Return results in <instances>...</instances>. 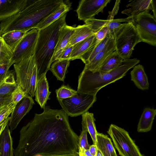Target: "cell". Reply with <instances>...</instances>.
Returning <instances> with one entry per match:
<instances>
[{
    "label": "cell",
    "mask_w": 156,
    "mask_h": 156,
    "mask_svg": "<svg viewBox=\"0 0 156 156\" xmlns=\"http://www.w3.org/2000/svg\"><path fill=\"white\" fill-rule=\"evenodd\" d=\"M123 60L115 51L108 57L98 70L103 72L111 71L119 66Z\"/></svg>",
    "instance_id": "30"
},
{
    "label": "cell",
    "mask_w": 156,
    "mask_h": 156,
    "mask_svg": "<svg viewBox=\"0 0 156 156\" xmlns=\"http://www.w3.org/2000/svg\"><path fill=\"white\" fill-rule=\"evenodd\" d=\"M98 148L97 145L93 144L90 145L89 150L91 154L93 156H95L97 153Z\"/></svg>",
    "instance_id": "44"
},
{
    "label": "cell",
    "mask_w": 156,
    "mask_h": 156,
    "mask_svg": "<svg viewBox=\"0 0 156 156\" xmlns=\"http://www.w3.org/2000/svg\"><path fill=\"white\" fill-rule=\"evenodd\" d=\"M156 115V109L150 108H145L138 124L137 131L143 133L150 131Z\"/></svg>",
    "instance_id": "22"
},
{
    "label": "cell",
    "mask_w": 156,
    "mask_h": 156,
    "mask_svg": "<svg viewBox=\"0 0 156 156\" xmlns=\"http://www.w3.org/2000/svg\"><path fill=\"white\" fill-rule=\"evenodd\" d=\"M100 41L97 40L94 34L74 45L70 57V60L80 59L89 49Z\"/></svg>",
    "instance_id": "17"
},
{
    "label": "cell",
    "mask_w": 156,
    "mask_h": 156,
    "mask_svg": "<svg viewBox=\"0 0 156 156\" xmlns=\"http://www.w3.org/2000/svg\"><path fill=\"white\" fill-rule=\"evenodd\" d=\"M64 2L63 0H25L19 12L0 23L2 34L15 30L27 32L36 29Z\"/></svg>",
    "instance_id": "2"
},
{
    "label": "cell",
    "mask_w": 156,
    "mask_h": 156,
    "mask_svg": "<svg viewBox=\"0 0 156 156\" xmlns=\"http://www.w3.org/2000/svg\"><path fill=\"white\" fill-rule=\"evenodd\" d=\"M109 34V30L107 25L102 27L95 33L94 35L97 40L101 41L104 39Z\"/></svg>",
    "instance_id": "39"
},
{
    "label": "cell",
    "mask_w": 156,
    "mask_h": 156,
    "mask_svg": "<svg viewBox=\"0 0 156 156\" xmlns=\"http://www.w3.org/2000/svg\"><path fill=\"white\" fill-rule=\"evenodd\" d=\"M111 35L108 34L100 42L92 47L80 58L86 65L95 56L103 49L110 38Z\"/></svg>",
    "instance_id": "29"
},
{
    "label": "cell",
    "mask_w": 156,
    "mask_h": 156,
    "mask_svg": "<svg viewBox=\"0 0 156 156\" xmlns=\"http://www.w3.org/2000/svg\"><path fill=\"white\" fill-rule=\"evenodd\" d=\"M117 156H118V155Z\"/></svg>",
    "instance_id": "50"
},
{
    "label": "cell",
    "mask_w": 156,
    "mask_h": 156,
    "mask_svg": "<svg viewBox=\"0 0 156 156\" xmlns=\"http://www.w3.org/2000/svg\"><path fill=\"white\" fill-rule=\"evenodd\" d=\"M25 0H0V23L19 12Z\"/></svg>",
    "instance_id": "16"
},
{
    "label": "cell",
    "mask_w": 156,
    "mask_h": 156,
    "mask_svg": "<svg viewBox=\"0 0 156 156\" xmlns=\"http://www.w3.org/2000/svg\"><path fill=\"white\" fill-rule=\"evenodd\" d=\"M109 20L108 24L109 34L114 37L126 25V23H121L114 21L113 20Z\"/></svg>",
    "instance_id": "36"
},
{
    "label": "cell",
    "mask_w": 156,
    "mask_h": 156,
    "mask_svg": "<svg viewBox=\"0 0 156 156\" xmlns=\"http://www.w3.org/2000/svg\"><path fill=\"white\" fill-rule=\"evenodd\" d=\"M55 92L57 100H58L71 97L76 94L77 91L68 86L63 85L56 90Z\"/></svg>",
    "instance_id": "33"
},
{
    "label": "cell",
    "mask_w": 156,
    "mask_h": 156,
    "mask_svg": "<svg viewBox=\"0 0 156 156\" xmlns=\"http://www.w3.org/2000/svg\"><path fill=\"white\" fill-rule=\"evenodd\" d=\"M13 141L9 123L0 135V156H13Z\"/></svg>",
    "instance_id": "20"
},
{
    "label": "cell",
    "mask_w": 156,
    "mask_h": 156,
    "mask_svg": "<svg viewBox=\"0 0 156 156\" xmlns=\"http://www.w3.org/2000/svg\"><path fill=\"white\" fill-rule=\"evenodd\" d=\"M120 2V0H116V1L114 6L112 10L109 12V15L108 16L107 20H111L114 19L115 16L117 14L119 10Z\"/></svg>",
    "instance_id": "41"
},
{
    "label": "cell",
    "mask_w": 156,
    "mask_h": 156,
    "mask_svg": "<svg viewBox=\"0 0 156 156\" xmlns=\"http://www.w3.org/2000/svg\"><path fill=\"white\" fill-rule=\"evenodd\" d=\"M87 132L86 130H82L80 136H79L78 151L83 152L84 150L89 149L90 145L88 143L87 139Z\"/></svg>",
    "instance_id": "35"
},
{
    "label": "cell",
    "mask_w": 156,
    "mask_h": 156,
    "mask_svg": "<svg viewBox=\"0 0 156 156\" xmlns=\"http://www.w3.org/2000/svg\"><path fill=\"white\" fill-rule=\"evenodd\" d=\"M133 68L130 72L131 80L138 89L142 90H148L149 83L143 66L139 64Z\"/></svg>",
    "instance_id": "19"
},
{
    "label": "cell",
    "mask_w": 156,
    "mask_h": 156,
    "mask_svg": "<svg viewBox=\"0 0 156 156\" xmlns=\"http://www.w3.org/2000/svg\"><path fill=\"white\" fill-rule=\"evenodd\" d=\"M39 30L33 29L27 32L12 51L11 59L12 64L34 54Z\"/></svg>",
    "instance_id": "10"
},
{
    "label": "cell",
    "mask_w": 156,
    "mask_h": 156,
    "mask_svg": "<svg viewBox=\"0 0 156 156\" xmlns=\"http://www.w3.org/2000/svg\"><path fill=\"white\" fill-rule=\"evenodd\" d=\"M86 156H93L90 153L89 149L84 150L83 151Z\"/></svg>",
    "instance_id": "46"
},
{
    "label": "cell",
    "mask_w": 156,
    "mask_h": 156,
    "mask_svg": "<svg viewBox=\"0 0 156 156\" xmlns=\"http://www.w3.org/2000/svg\"><path fill=\"white\" fill-rule=\"evenodd\" d=\"M34 104L32 98L27 95L16 105L11 114L9 122L10 132L16 129L21 120L29 112Z\"/></svg>",
    "instance_id": "12"
},
{
    "label": "cell",
    "mask_w": 156,
    "mask_h": 156,
    "mask_svg": "<svg viewBox=\"0 0 156 156\" xmlns=\"http://www.w3.org/2000/svg\"><path fill=\"white\" fill-rule=\"evenodd\" d=\"M70 59H57L52 62L50 70L57 80L64 81L70 61Z\"/></svg>",
    "instance_id": "27"
},
{
    "label": "cell",
    "mask_w": 156,
    "mask_h": 156,
    "mask_svg": "<svg viewBox=\"0 0 156 156\" xmlns=\"http://www.w3.org/2000/svg\"><path fill=\"white\" fill-rule=\"evenodd\" d=\"M79 153L77 152L76 153H72L70 154H67L61 155H36L34 156H78Z\"/></svg>",
    "instance_id": "45"
},
{
    "label": "cell",
    "mask_w": 156,
    "mask_h": 156,
    "mask_svg": "<svg viewBox=\"0 0 156 156\" xmlns=\"http://www.w3.org/2000/svg\"><path fill=\"white\" fill-rule=\"evenodd\" d=\"M71 4L67 1L64 2L55 11L52 12L36 27V29L40 30L47 27L56 21L65 14L69 11Z\"/></svg>",
    "instance_id": "21"
},
{
    "label": "cell",
    "mask_w": 156,
    "mask_h": 156,
    "mask_svg": "<svg viewBox=\"0 0 156 156\" xmlns=\"http://www.w3.org/2000/svg\"><path fill=\"white\" fill-rule=\"evenodd\" d=\"M2 35L0 30V63L11 60L13 56L12 51L3 40Z\"/></svg>",
    "instance_id": "31"
},
{
    "label": "cell",
    "mask_w": 156,
    "mask_h": 156,
    "mask_svg": "<svg viewBox=\"0 0 156 156\" xmlns=\"http://www.w3.org/2000/svg\"><path fill=\"white\" fill-rule=\"evenodd\" d=\"M97 146L103 156H117L111 139L106 135L97 133Z\"/></svg>",
    "instance_id": "23"
},
{
    "label": "cell",
    "mask_w": 156,
    "mask_h": 156,
    "mask_svg": "<svg viewBox=\"0 0 156 156\" xmlns=\"http://www.w3.org/2000/svg\"><path fill=\"white\" fill-rule=\"evenodd\" d=\"M13 66L17 85L33 97L37 83V67L34 54L14 64Z\"/></svg>",
    "instance_id": "5"
},
{
    "label": "cell",
    "mask_w": 156,
    "mask_h": 156,
    "mask_svg": "<svg viewBox=\"0 0 156 156\" xmlns=\"http://www.w3.org/2000/svg\"><path fill=\"white\" fill-rule=\"evenodd\" d=\"M115 51L114 37L111 35L103 49L88 63L85 65L83 69L92 71L98 70L108 57Z\"/></svg>",
    "instance_id": "13"
},
{
    "label": "cell",
    "mask_w": 156,
    "mask_h": 156,
    "mask_svg": "<svg viewBox=\"0 0 156 156\" xmlns=\"http://www.w3.org/2000/svg\"><path fill=\"white\" fill-rule=\"evenodd\" d=\"M94 34L92 30L87 25H79L75 27L68 45L73 46Z\"/></svg>",
    "instance_id": "26"
},
{
    "label": "cell",
    "mask_w": 156,
    "mask_h": 156,
    "mask_svg": "<svg viewBox=\"0 0 156 156\" xmlns=\"http://www.w3.org/2000/svg\"><path fill=\"white\" fill-rule=\"evenodd\" d=\"M51 93L49 90L48 83L45 75L38 81L35 93V100L41 108L44 109L46 107Z\"/></svg>",
    "instance_id": "18"
},
{
    "label": "cell",
    "mask_w": 156,
    "mask_h": 156,
    "mask_svg": "<svg viewBox=\"0 0 156 156\" xmlns=\"http://www.w3.org/2000/svg\"><path fill=\"white\" fill-rule=\"evenodd\" d=\"M107 133L121 156H143L128 133L124 129L112 124Z\"/></svg>",
    "instance_id": "7"
},
{
    "label": "cell",
    "mask_w": 156,
    "mask_h": 156,
    "mask_svg": "<svg viewBox=\"0 0 156 156\" xmlns=\"http://www.w3.org/2000/svg\"><path fill=\"white\" fill-rule=\"evenodd\" d=\"M109 21V20H99L94 17L84 21L85 24L90 28L94 34L102 27L107 25Z\"/></svg>",
    "instance_id": "32"
},
{
    "label": "cell",
    "mask_w": 156,
    "mask_h": 156,
    "mask_svg": "<svg viewBox=\"0 0 156 156\" xmlns=\"http://www.w3.org/2000/svg\"><path fill=\"white\" fill-rule=\"evenodd\" d=\"M8 105H5L0 106V113Z\"/></svg>",
    "instance_id": "48"
},
{
    "label": "cell",
    "mask_w": 156,
    "mask_h": 156,
    "mask_svg": "<svg viewBox=\"0 0 156 156\" xmlns=\"http://www.w3.org/2000/svg\"><path fill=\"white\" fill-rule=\"evenodd\" d=\"M110 0H81L76 11L78 18L85 21L94 17L100 12H103L104 8Z\"/></svg>",
    "instance_id": "11"
},
{
    "label": "cell",
    "mask_w": 156,
    "mask_h": 156,
    "mask_svg": "<svg viewBox=\"0 0 156 156\" xmlns=\"http://www.w3.org/2000/svg\"><path fill=\"white\" fill-rule=\"evenodd\" d=\"M139 62L136 58L124 60L117 67L108 72L83 69L79 76L77 91L96 95L101 88L124 77L129 69Z\"/></svg>",
    "instance_id": "4"
},
{
    "label": "cell",
    "mask_w": 156,
    "mask_h": 156,
    "mask_svg": "<svg viewBox=\"0 0 156 156\" xmlns=\"http://www.w3.org/2000/svg\"><path fill=\"white\" fill-rule=\"evenodd\" d=\"M67 13L39 30L34 55L37 65V82L49 70L57 43L60 30L66 24Z\"/></svg>",
    "instance_id": "3"
},
{
    "label": "cell",
    "mask_w": 156,
    "mask_h": 156,
    "mask_svg": "<svg viewBox=\"0 0 156 156\" xmlns=\"http://www.w3.org/2000/svg\"><path fill=\"white\" fill-rule=\"evenodd\" d=\"M11 96L6 97L0 96V106L9 104L11 103Z\"/></svg>",
    "instance_id": "42"
},
{
    "label": "cell",
    "mask_w": 156,
    "mask_h": 156,
    "mask_svg": "<svg viewBox=\"0 0 156 156\" xmlns=\"http://www.w3.org/2000/svg\"><path fill=\"white\" fill-rule=\"evenodd\" d=\"M131 1L126 6L127 7H130L122 11V13L133 18L144 12H149L151 10L153 12V16L156 17L155 6L154 0H139Z\"/></svg>",
    "instance_id": "14"
},
{
    "label": "cell",
    "mask_w": 156,
    "mask_h": 156,
    "mask_svg": "<svg viewBox=\"0 0 156 156\" xmlns=\"http://www.w3.org/2000/svg\"><path fill=\"white\" fill-rule=\"evenodd\" d=\"M96 100V95L77 92L71 97L58 101L62 109L68 116L73 117L87 112Z\"/></svg>",
    "instance_id": "8"
},
{
    "label": "cell",
    "mask_w": 156,
    "mask_h": 156,
    "mask_svg": "<svg viewBox=\"0 0 156 156\" xmlns=\"http://www.w3.org/2000/svg\"><path fill=\"white\" fill-rule=\"evenodd\" d=\"M132 23L141 42L156 46V18L149 12H144L133 17Z\"/></svg>",
    "instance_id": "9"
},
{
    "label": "cell",
    "mask_w": 156,
    "mask_h": 156,
    "mask_svg": "<svg viewBox=\"0 0 156 156\" xmlns=\"http://www.w3.org/2000/svg\"><path fill=\"white\" fill-rule=\"evenodd\" d=\"M114 38L115 51L124 60L130 58L135 46L141 42L132 22L126 23Z\"/></svg>",
    "instance_id": "6"
},
{
    "label": "cell",
    "mask_w": 156,
    "mask_h": 156,
    "mask_svg": "<svg viewBox=\"0 0 156 156\" xmlns=\"http://www.w3.org/2000/svg\"><path fill=\"white\" fill-rule=\"evenodd\" d=\"M73 45H68L58 57L57 59H70Z\"/></svg>",
    "instance_id": "40"
},
{
    "label": "cell",
    "mask_w": 156,
    "mask_h": 156,
    "mask_svg": "<svg viewBox=\"0 0 156 156\" xmlns=\"http://www.w3.org/2000/svg\"><path fill=\"white\" fill-rule=\"evenodd\" d=\"M26 33L20 30H13L2 34V36L12 52Z\"/></svg>",
    "instance_id": "28"
},
{
    "label": "cell",
    "mask_w": 156,
    "mask_h": 156,
    "mask_svg": "<svg viewBox=\"0 0 156 156\" xmlns=\"http://www.w3.org/2000/svg\"><path fill=\"white\" fill-rule=\"evenodd\" d=\"M16 105L11 102L0 113V124L6 119L14 110Z\"/></svg>",
    "instance_id": "37"
},
{
    "label": "cell",
    "mask_w": 156,
    "mask_h": 156,
    "mask_svg": "<svg viewBox=\"0 0 156 156\" xmlns=\"http://www.w3.org/2000/svg\"><path fill=\"white\" fill-rule=\"evenodd\" d=\"M27 95L22 89L18 86L11 94V102L16 105Z\"/></svg>",
    "instance_id": "34"
},
{
    "label": "cell",
    "mask_w": 156,
    "mask_h": 156,
    "mask_svg": "<svg viewBox=\"0 0 156 156\" xmlns=\"http://www.w3.org/2000/svg\"><path fill=\"white\" fill-rule=\"evenodd\" d=\"M82 130H86L90 134L93 144L97 145V131L95 119L93 113L87 112L82 115Z\"/></svg>",
    "instance_id": "25"
},
{
    "label": "cell",
    "mask_w": 156,
    "mask_h": 156,
    "mask_svg": "<svg viewBox=\"0 0 156 156\" xmlns=\"http://www.w3.org/2000/svg\"><path fill=\"white\" fill-rule=\"evenodd\" d=\"M10 119V117H9L0 124V135L6 126L9 123Z\"/></svg>",
    "instance_id": "43"
},
{
    "label": "cell",
    "mask_w": 156,
    "mask_h": 156,
    "mask_svg": "<svg viewBox=\"0 0 156 156\" xmlns=\"http://www.w3.org/2000/svg\"><path fill=\"white\" fill-rule=\"evenodd\" d=\"M75 27L66 24L60 29L57 43L51 61V63L57 60L59 55L69 43Z\"/></svg>",
    "instance_id": "15"
},
{
    "label": "cell",
    "mask_w": 156,
    "mask_h": 156,
    "mask_svg": "<svg viewBox=\"0 0 156 156\" xmlns=\"http://www.w3.org/2000/svg\"><path fill=\"white\" fill-rule=\"evenodd\" d=\"M68 115L62 110L47 106L43 112L35 114L33 119L20 131L15 156L50 155L78 151L79 136L72 129Z\"/></svg>",
    "instance_id": "1"
},
{
    "label": "cell",
    "mask_w": 156,
    "mask_h": 156,
    "mask_svg": "<svg viewBox=\"0 0 156 156\" xmlns=\"http://www.w3.org/2000/svg\"><path fill=\"white\" fill-rule=\"evenodd\" d=\"M14 70L9 71L5 77L0 81V96H11L17 87V84L15 79Z\"/></svg>",
    "instance_id": "24"
},
{
    "label": "cell",
    "mask_w": 156,
    "mask_h": 156,
    "mask_svg": "<svg viewBox=\"0 0 156 156\" xmlns=\"http://www.w3.org/2000/svg\"><path fill=\"white\" fill-rule=\"evenodd\" d=\"M79 153L78 156H86L83 153V152L79 151L78 152Z\"/></svg>",
    "instance_id": "49"
},
{
    "label": "cell",
    "mask_w": 156,
    "mask_h": 156,
    "mask_svg": "<svg viewBox=\"0 0 156 156\" xmlns=\"http://www.w3.org/2000/svg\"><path fill=\"white\" fill-rule=\"evenodd\" d=\"M12 65L11 60L5 61L0 63V81L5 77L10 67Z\"/></svg>",
    "instance_id": "38"
},
{
    "label": "cell",
    "mask_w": 156,
    "mask_h": 156,
    "mask_svg": "<svg viewBox=\"0 0 156 156\" xmlns=\"http://www.w3.org/2000/svg\"><path fill=\"white\" fill-rule=\"evenodd\" d=\"M95 156H103L100 151L98 149L97 153Z\"/></svg>",
    "instance_id": "47"
}]
</instances>
